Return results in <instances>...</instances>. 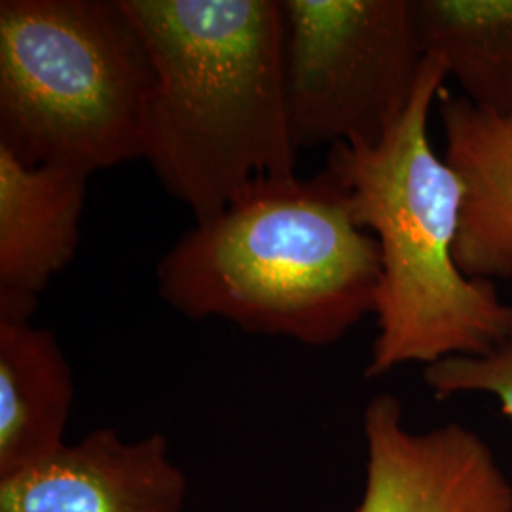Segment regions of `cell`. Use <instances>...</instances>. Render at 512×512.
Listing matches in <instances>:
<instances>
[{
	"label": "cell",
	"mask_w": 512,
	"mask_h": 512,
	"mask_svg": "<svg viewBox=\"0 0 512 512\" xmlns=\"http://www.w3.org/2000/svg\"><path fill=\"white\" fill-rule=\"evenodd\" d=\"M74 384L54 332L0 319V480L65 446Z\"/></svg>",
	"instance_id": "cell-10"
},
{
	"label": "cell",
	"mask_w": 512,
	"mask_h": 512,
	"mask_svg": "<svg viewBox=\"0 0 512 512\" xmlns=\"http://www.w3.org/2000/svg\"><path fill=\"white\" fill-rule=\"evenodd\" d=\"M421 48L476 109L512 116V0H412Z\"/></svg>",
	"instance_id": "cell-11"
},
{
	"label": "cell",
	"mask_w": 512,
	"mask_h": 512,
	"mask_svg": "<svg viewBox=\"0 0 512 512\" xmlns=\"http://www.w3.org/2000/svg\"><path fill=\"white\" fill-rule=\"evenodd\" d=\"M363 429L365 494L355 512H512L511 480L473 429L412 431L391 393L366 404Z\"/></svg>",
	"instance_id": "cell-6"
},
{
	"label": "cell",
	"mask_w": 512,
	"mask_h": 512,
	"mask_svg": "<svg viewBox=\"0 0 512 512\" xmlns=\"http://www.w3.org/2000/svg\"><path fill=\"white\" fill-rule=\"evenodd\" d=\"M188 480L162 433L122 439L95 429L0 480V512H181Z\"/></svg>",
	"instance_id": "cell-7"
},
{
	"label": "cell",
	"mask_w": 512,
	"mask_h": 512,
	"mask_svg": "<svg viewBox=\"0 0 512 512\" xmlns=\"http://www.w3.org/2000/svg\"><path fill=\"white\" fill-rule=\"evenodd\" d=\"M294 145L378 143L416 92L412 0H281Z\"/></svg>",
	"instance_id": "cell-5"
},
{
	"label": "cell",
	"mask_w": 512,
	"mask_h": 512,
	"mask_svg": "<svg viewBox=\"0 0 512 512\" xmlns=\"http://www.w3.org/2000/svg\"><path fill=\"white\" fill-rule=\"evenodd\" d=\"M380 279V245L327 169L251 184L156 266L158 293L184 317L311 348L340 342L374 313Z\"/></svg>",
	"instance_id": "cell-2"
},
{
	"label": "cell",
	"mask_w": 512,
	"mask_h": 512,
	"mask_svg": "<svg viewBox=\"0 0 512 512\" xmlns=\"http://www.w3.org/2000/svg\"><path fill=\"white\" fill-rule=\"evenodd\" d=\"M156 82L122 0L0 2V148L92 177L143 158Z\"/></svg>",
	"instance_id": "cell-4"
},
{
	"label": "cell",
	"mask_w": 512,
	"mask_h": 512,
	"mask_svg": "<svg viewBox=\"0 0 512 512\" xmlns=\"http://www.w3.org/2000/svg\"><path fill=\"white\" fill-rule=\"evenodd\" d=\"M156 82L143 160L196 222L296 175L281 0H122Z\"/></svg>",
	"instance_id": "cell-1"
},
{
	"label": "cell",
	"mask_w": 512,
	"mask_h": 512,
	"mask_svg": "<svg viewBox=\"0 0 512 512\" xmlns=\"http://www.w3.org/2000/svg\"><path fill=\"white\" fill-rule=\"evenodd\" d=\"M446 80L444 61L427 55L410 105L378 143L330 148L327 171L382 255L366 378L488 355L512 329V306L494 281L467 277L454 255L463 186L429 141V116Z\"/></svg>",
	"instance_id": "cell-3"
},
{
	"label": "cell",
	"mask_w": 512,
	"mask_h": 512,
	"mask_svg": "<svg viewBox=\"0 0 512 512\" xmlns=\"http://www.w3.org/2000/svg\"><path fill=\"white\" fill-rule=\"evenodd\" d=\"M88 179L0 148V319L31 321L42 291L73 262Z\"/></svg>",
	"instance_id": "cell-8"
},
{
	"label": "cell",
	"mask_w": 512,
	"mask_h": 512,
	"mask_svg": "<svg viewBox=\"0 0 512 512\" xmlns=\"http://www.w3.org/2000/svg\"><path fill=\"white\" fill-rule=\"evenodd\" d=\"M444 160L463 186L456 239L471 279L512 277V116L476 109L463 95L440 97Z\"/></svg>",
	"instance_id": "cell-9"
},
{
	"label": "cell",
	"mask_w": 512,
	"mask_h": 512,
	"mask_svg": "<svg viewBox=\"0 0 512 512\" xmlns=\"http://www.w3.org/2000/svg\"><path fill=\"white\" fill-rule=\"evenodd\" d=\"M423 380L440 401L465 393L492 395L512 423V329L488 355L448 357L425 366Z\"/></svg>",
	"instance_id": "cell-12"
}]
</instances>
